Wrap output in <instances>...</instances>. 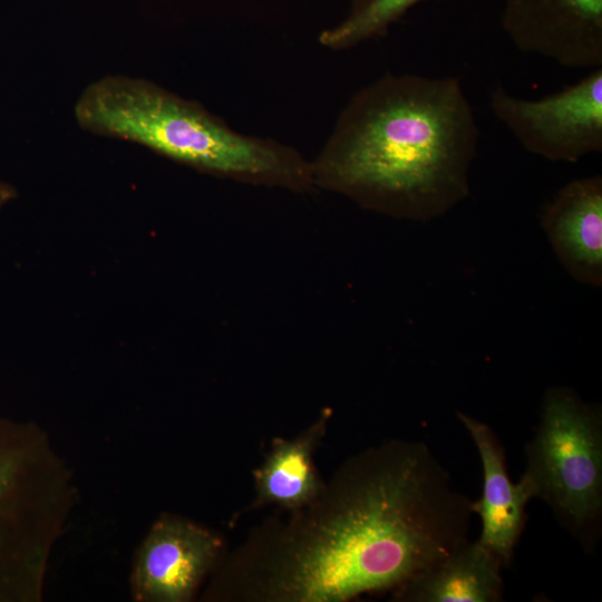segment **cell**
I'll use <instances>...</instances> for the list:
<instances>
[{"mask_svg": "<svg viewBox=\"0 0 602 602\" xmlns=\"http://www.w3.org/2000/svg\"><path fill=\"white\" fill-rule=\"evenodd\" d=\"M289 514L226 562L221 598L342 602L392 592L468 540L473 511L425 443L391 439L349 457Z\"/></svg>", "mask_w": 602, "mask_h": 602, "instance_id": "6da1fadb", "label": "cell"}, {"mask_svg": "<svg viewBox=\"0 0 602 602\" xmlns=\"http://www.w3.org/2000/svg\"><path fill=\"white\" fill-rule=\"evenodd\" d=\"M479 129L458 78L387 74L358 90L311 162L314 185L430 221L469 195Z\"/></svg>", "mask_w": 602, "mask_h": 602, "instance_id": "7a4b0ae2", "label": "cell"}, {"mask_svg": "<svg viewBox=\"0 0 602 602\" xmlns=\"http://www.w3.org/2000/svg\"><path fill=\"white\" fill-rule=\"evenodd\" d=\"M74 114L86 132L143 145L201 172L297 192L314 186L311 162L293 147L240 134L197 101L143 78L91 82Z\"/></svg>", "mask_w": 602, "mask_h": 602, "instance_id": "3957f363", "label": "cell"}, {"mask_svg": "<svg viewBox=\"0 0 602 602\" xmlns=\"http://www.w3.org/2000/svg\"><path fill=\"white\" fill-rule=\"evenodd\" d=\"M524 475L560 524L594 546L602 514V414L571 388L545 391L540 421L525 446Z\"/></svg>", "mask_w": 602, "mask_h": 602, "instance_id": "277c9868", "label": "cell"}, {"mask_svg": "<svg viewBox=\"0 0 602 602\" xmlns=\"http://www.w3.org/2000/svg\"><path fill=\"white\" fill-rule=\"evenodd\" d=\"M489 106L527 152L548 161L576 163L602 151V67L540 99L512 96L498 85Z\"/></svg>", "mask_w": 602, "mask_h": 602, "instance_id": "5b68a950", "label": "cell"}, {"mask_svg": "<svg viewBox=\"0 0 602 602\" xmlns=\"http://www.w3.org/2000/svg\"><path fill=\"white\" fill-rule=\"evenodd\" d=\"M514 46L575 69L602 67V0H504Z\"/></svg>", "mask_w": 602, "mask_h": 602, "instance_id": "8992f818", "label": "cell"}, {"mask_svg": "<svg viewBox=\"0 0 602 602\" xmlns=\"http://www.w3.org/2000/svg\"><path fill=\"white\" fill-rule=\"evenodd\" d=\"M221 538L187 520L166 515L138 550L132 576L138 601L186 602L220 561Z\"/></svg>", "mask_w": 602, "mask_h": 602, "instance_id": "52a82bcc", "label": "cell"}, {"mask_svg": "<svg viewBox=\"0 0 602 602\" xmlns=\"http://www.w3.org/2000/svg\"><path fill=\"white\" fill-rule=\"evenodd\" d=\"M459 421L474 441L483 467V494L472 501V511L479 515L482 532L477 541L508 567L526 522V506L536 498L531 480L523 474L513 483L507 473L505 449L485 423L457 411Z\"/></svg>", "mask_w": 602, "mask_h": 602, "instance_id": "ba28073f", "label": "cell"}, {"mask_svg": "<svg viewBox=\"0 0 602 602\" xmlns=\"http://www.w3.org/2000/svg\"><path fill=\"white\" fill-rule=\"evenodd\" d=\"M542 227L570 275L580 283L602 284V177L564 185L543 208Z\"/></svg>", "mask_w": 602, "mask_h": 602, "instance_id": "9c48e42d", "label": "cell"}, {"mask_svg": "<svg viewBox=\"0 0 602 602\" xmlns=\"http://www.w3.org/2000/svg\"><path fill=\"white\" fill-rule=\"evenodd\" d=\"M503 565L477 540L450 553L392 591L397 602H498Z\"/></svg>", "mask_w": 602, "mask_h": 602, "instance_id": "30bf717a", "label": "cell"}, {"mask_svg": "<svg viewBox=\"0 0 602 602\" xmlns=\"http://www.w3.org/2000/svg\"><path fill=\"white\" fill-rule=\"evenodd\" d=\"M330 420V409L293 439L275 438L262 465L253 472L255 505H276L294 512L313 501L323 487L313 455Z\"/></svg>", "mask_w": 602, "mask_h": 602, "instance_id": "8fae6325", "label": "cell"}, {"mask_svg": "<svg viewBox=\"0 0 602 602\" xmlns=\"http://www.w3.org/2000/svg\"><path fill=\"white\" fill-rule=\"evenodd\" d=\"M423 0H353L347 17L323 30L319 42L332 50L350 49L388 33L389 28Z\"/></svg>", "mask_w": 602, "mask_h": 602, "instance_id": "7c38bea8", "label": "cell"}, {"mask_svg": "<svg viewBox=\"0 0 602 602\" xmlns=\"http://www.w3.org/2000/svg\"><path fill=\"white\" fill-rule=\"evenodd\" d=\"M31 457V446L21 429L0 421V514L22 482Z\"/></svg>", "mask_w": 602, "mask_h": 602, "instance_id": "4fadbf2b", "label": "cell"}, {"mask_svg": "<svg viewBox=\"0 0 602 602\" xmlns=\"http://www.w3.org/2000/svg\"><path fill=\"white\" fill-rule=\"evenodd\" d=\"M16 196L17 190L12 185L0 181V208Z\"/></svg>", "mask_w": 602, "mask_h": 602, "instance_id": "5bb4252c", "label": "cell"}]
</instances>
